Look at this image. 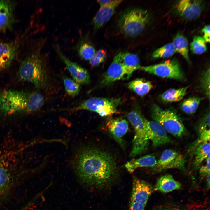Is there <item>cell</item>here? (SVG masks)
Segmentation results:
<instances>
[{
    "instance_id": "cell-35",
    "label": "cell",
    "mask_w": 210,
    "mask_h": 210,
    "mask_svg": "<svg viewBox=\"0 0 210 210\" xmlns=\"http://www.w3.org/2000/svg\"><path fill=\"white\" fill-rule=\"evenodd\" d=\"M209 110H207L201 118L199 125L198 130L208 128L210 125Z\"/></svg>"
},
{
    "instance_id": "cell-21",
    "label": "cell",
    "mask_w": 210,
    "mask_h": 210,
    "mask_svg": "<svg viewBox=\"0 0 210 210\" xmlns=\"http://www.w3.org/2000/svg\"><path fill=\"white\" fill-rule=\"evenodd\" d=\"M157 161L154 156L148 155L133 159L127 162L125 166L129 172L132 173L139 168L150 167L152 168L155 165Z\"/></svg>"
},
{
    "instance_id": "cell-25",
    "label": "cell",
    "mask_w": 210,
    "mask_h": 210,
    "mask_svg": "<svg viewBox=\"0 0 210 210\" xmlns=\"http://www.w3.org/2000/svg\"><path fill=\"white\" fill-rule=\"evenodd\" d=\"M76 48L79 56L85 60H89L95 52L94 47L82 36L78 41Z\"/></svg>"
},
{
    "instance_id": "cell-10",
    "label": "cell",
    "mask_w": 210,
    "mask_h": 210,
    "mask_svg": "<svg viewBox=\"0 0 210 210\" xmlns=\"http://www.w3.org/2000/svg\"><path fill=\"white\" fill-rule=\"evenodd\" d=\"M136 70L134 68L124 65L117 55L109 67L100 85L102 86H106L118 80L128 79Z\"/></svg>"
},
{
    "instance_id": "cell-16",
    "label": "cell",
    "mask_w": 210,
    "mask_h": 210,
    "mask_svg": "<svg viewBox=\"0 0 210 210\" xmlns=\"http://www.w3.org/2000/svg\"><path fill=\"white\" fill-rule=\"evenodd\" d=\"M16 3L9 0H0V32L11 29L14 22Z\"/></svg>"
},
{
    "instance_id": "cell-37",
    "label": "cell",
    "mask_w": 210,
    "mask_h": 210,
    "mask_svg": "<svg viewBox=\"0 0 210 210\" xmlns=\"http://www.w3.org/2000/svg\"><path fill=\"white\" fill-rule=\"evenodd\" d=\"M202 33L203 34L202 38L205 42L209 43L210 41V27L209 25H207L203 27L202 30Z\"/></svg>"
},
{
    "instance_id": "cell-34",
    "label": "cell",
    "mask_w": 210,
    "mask_h": 210,
    "mask_svg": "<svg viewBox=\"0 0 210 210\" xmlns=\"http://www.w3.org/2000/svg\"><path fill=\"white\" fill-rule=\"evenodd\" d=\"M107 56V51L103 49H100L96 52L92 57L89 60L91 65L95 66L102 63Z\"/></svg>"
},
{
    "instance_id": "cell-4",
    "label": "cell",
    "mask_w": 210,
    "mask_h": 210,
    "mask_svg": "<svg viewBox=\"0 0 210 210\" xmlns=\"http://www.w3.org/2000/svg\"><path fill=\"white\" fill-rule=\"evenodd\" d=\"M44 97L40 92L14 90L0 92V115L10 116L31 113L43 105Z\"/></svg>"
},
{
    "instance_id": "cell-24",
    "label": "cell",
    "mask_w": 210,
    "mask_h": 210,
    "mask_svg": "<svg viewBox=\"0 0 210 210\" xmlns=\"http://www.w3.org/2000/svg\"><path fill=\"white\" fill-rule=\"evenodd\" d=\"M176 52L181 54L188 62H190L188 41L182 34L178 33L174 36L172 43Z\"/></svg>"
},
{
    "instance_id": "cell-23",
    "label": "cell",
    "mask_w": 210,
    "mask_h": 210,
    "mask_svg": "<svg viewBox=\"0 0 210 210\" xmlns=\"http://www.w3.org/2000/svg\"><path fill=\"white\" fill-rule=\"evenodd\" d=\"M127 86L137 95L143 96L149 92L153 85L150 81L143 78H137L129 82Z\"/></svg>"
},
{
    "instance_id": "cell-26",
    "label": "cell",
    "mask_w": 210,
    "mask_h": 210,
    "mask_svg": "<svg viewBox=\"0 0 210 210\" xmlns=\"http://www.w3.org/2000/svg\"><path fill=\"white\" fill-rule=\"evenodd\" d=\"M210 145L206 142L199 146L194 151V165L196 167L200 166L203 161L210 158Z\"/></svg>"
},
{
    "instance_id": "cell-30",
    "label": "cell",
    "mask_w": 210,
    "mask_h": 210,
    "mask_svg": "<svg viewBox=\"0 0 210 210\" xmlns=\"http://www.w3.org/2000/svg\"><path fill=\"white\" fill-rule=\"evenodd\" d=\"M63 79L65 91L69 95L75 97L79 94L81 89L79 84L66 77H64Z\"/></svg>"
},
{
    "instance_id": "cell-40",
    "label": "cell",
    "mask_w": 210,
    "mask_h": 210,
    "mask_svg": "<svg viewBox=\"0 0 210 210\" xmlns=\"http://www.w3.org/2000/svg\"><path fill=\"white\" fill-rule=\"evenodd\" d=\"M210 174L208 176L206 177V185L209 188L210 187Z\"/></svg>"
},
{
    "instance_id": "cell-20",
    "label": "cell",
    "mask_w": 210,
    "mask_h": 210,
    "mask_svg": "<svg viewBox=\"0 0 210 210\" xmlns=\"http://www.w3.org/2000/svg\"><path fill=\"white\" fill-rule=\"evenodd\" d=\"M181 185L169 174L161 176L157 181L154 189L155 191L167 193L181 189Z\"/></svg>"
},
{
    "instance_id": "cell-14",
    "label": "cell",
    "mask_w": 210,
    "mask_h": 210,
    "mask_svg": "<svg viewBox=\"0 0 210 210\" xmlns=\"http://www.w3.org/2000/svg\"><path fill=\"white\" fill-rule=\"evenodd\" d=\"M203 5L201 0H182L177 3L175 9L181 16L187 20H192L200 15Z\"/></svg>"
},
{
    "instance_id": "cell-6",
    "label": "cell",
    "mask_w": 210,
    "mask_h": 210,
    "mask_svg": "<svg viewBox=\"0 0 210 210\" xmlns=\"http://www.w3.org/2000/svg\"><path fill=\"white\" fill-rule=\"evenodd\" d=\"M151 110L153 119L162 125L166 131L177 137L183 134L185 130L184 126L174 111L163 109L156 104L153 105Z\"/></svg>"
},
{
    "instance_id": "cell-28",
    "label": "cell",
    "mask_w": 210,
    "mask_h": 210,
    "mask_svg": "<svg viewBox=\"0 0 210 210\" xmlns=\"http://www.w3.org/2000/svg\"><path fill=\"white\" fill-rule=\"evenodd\" d=\"M202 100V98L199 97H189L182 102L180 105L181 108L186 114H193L196 111Z\"/></svg>"
},
{
    "instance_id": "cell-33",
    "label": "cell",
    "mask_w": 210,
    "mask_h": 210,
    "mask_svg": "<svg viewBox=\"0 0 210 210\" xmlns=\"http://www.w3.org/2000/svg\"><path fill=\"white\" fill-rule=\"evenodd\" d=\"M198 132V136L191 148L194 151L200 145L206 142H209L210 141V132L209 129L199 130Z\"/></svg>"
},
{
    "instance_id": "cell-29",
    "label": "cell",
    "mask_w": 210,
    "mask_h": 210,
    "mask_svg": "<svg viewBox=\"0 0 210 210\" xmlns=\"http://www.w3.org/2000/svg\"><path fill=\"white\" fill-rule=\"evenodd\" d=\"M176 52L172 43H169L155 50L152 56L154 58H166L172 56Z\"/></svg>"
},
{
    "instance_id": "cell-38",
    "label": "cell",
    "mask_w": 210,
    "mask_h": 210,
    "mask_svg": "<svg viewBox=\"0 0 210 210\" xmlns=\"http://www.w3.org/2000/svg\"><path fill=\"white\" fill-rule=\"evenodd\" d=\"M145 206L143 204L130 200V210H144Z\"/></svg>"
},
{
    "instance_id": "cell-32",
    "label": "cell",
    "mask_w": 210,
    "mask_h": 210,
    "mask_svg": "<svg viewBox=\"0 0 210 210\" xmlns=\"http://www.w3.org/2000/svg\"><path fill=\"white\" fill-rule=\"evenodd\" d=\"M210 68L207 69L201 75L200 80V86L202 90L206 97L210 99Z\"/></svg>"
},
{
    "instance_id": "cell-19",
    "label": "cell",
    "mask_w": 210,
    "mask_h": 210,
    "mask_svg": "<svg viewBox=\"0 0 210 210\" xmlns=\"http://www.w3.org/2000/svg\"><path fill=\"white\" fill-rule=\"evenodd\" d=\"M107 126L114 139L121 146L123 147V138L129 129L127 121L121 118L113 119L108 121Z\"/></svg>"
},
{
    "instance_id": "cell-39",
    "label": "cell",
    "mask_w": 210,
    "mask_h": 210,
    "mask_svg": "<svg viewBox=\"0 0 210 210\" xmlns=\"http://www.w3.org/2000/svg\"><path fill=\"white\" fill-rule=\"evenodd\" d=\"M112 0H97V2L100 6V7H102L105 5L109 3Z\"/></svg>"
},
{
    "instance_id": "cell-36",
    "label": "cell",
    "mask_w": 210,
    "mask_h": 210,
    "mask_svg": "<svg viewBox=\"0 0 210 210\" xmlns=\"http://www.w3.org/2000/svg\"><path fill=\"white\" fill-rule=\"evenodd\" d=\"M206 164L201 166L199 169V173L201 179H204L210 174V158L206 160Z\"/></svg>"
},
{
    "instance_id": "cell-11",
    "label": "cell",
    "mask_w": 210,
    "mask_h": 210,
    "mask_svg": "<svg viewBox=\"0 0 210 210\" xmlns=\"http://www.w3.org/2000/svg\"><path fill=\"white\" fill-rule=\"evenodd\" d=\"M185 162L184 157L181 154L173 150L165 149L152 169L156 172L173 168L185 171Z\"/></svg>"
},
{
    "instance_id": "cell-2",
    "label": "cell",
    "mask_w": 210,
    "mask_h": 210,
    "mask_svg": "<svg viewBox=\"0 0 210 210\" xmlns=\"http://www.w3.org/2000/svg\"><path fill=\"white\" fill-rule=\"evenodd\" d=\"M33 144L10 134L0 141V195L29 171V149Z\"/></svg>"
},
{
    "instance_id": "cell-1",
    "label": "cell",
    "mask_w": 210,
    "mask_h": 210,
    "mask_svg": "<svg viewBox=\"0 0 210 210\" xmlns=\"http://www.w3.org/2000/svg\"><path fill=\"white\" fill-rule=\"evenodd\" d=\"M75 172L83 183L102 188L107 185L114 175L116 164L109 153L93 147L80 148L73 163Z\"/></svg>"
},
{
    "instance_id": "cell-31",
    "label": "cell",
    "mask_w": 210,
    "mask_h": 210,
    "mask_svg": "<svg viewBox=\"0 0 210 210\" xmlns=\"http://www.w3.org/2000/svg\"><path fill=\"white\" fill-rule=\"evenodd\" d=\"M206 43L202 37L195 36L190 43V50L195 54L200 55L203 53L207 49Z\"/></svg>"
},
{
    "instance_id": "cell-13",
    "label": "cell",
    "mask_w": 210,
    "mask_h": 210,
    "mask_svg": "<svg viewBox=\"0 0 210 210\" xmlns=\"http://www.w3.org/2000/svg\"><path fill=\"white\" fill-rule=\"evenodd\" d=\"M55 49L57 54L65 64L74 80L80 84L89 83L90 76L88 71L68 58L62 52L58 45L55 46Z\"/></svg>"
},
{
    "instance_id": "cell-41",
    "label": "cell",
    "mask_w": 210,
    "mask_h": 210,
    "mask_svg": "<svg viewBox=\"0 0 210 210\" xmlns=\"http://www.w3.org/2000/svg\"><path fill=\"white\" fill-rule=\"evenodd\" d=\"M31 205V203L27 204L26 206H25L21 210H27L29 208V206Z\"/></svg>"
},
{
    "instance_id": "cell-27",
    "label": "cell",
    "mask_w": 210,
    "mask_h": 210,
    "mask_svg": "<svg viewBox=\"0 0 210 210\" xmlns=\"http://www.w3.org/2000/svg\"><path fill=\"white\" fill-rule=\"evenodd\" d=\"M117 55L125 66L136 70L140 69L141 66L140 64L139 58L136 55L127 52H120Z\"/></svg>"
},
{
    "instance_id": "cell-12",
    "label": "cell",
    "mask_w": 210,
    "mask_h": 210,
    "mask_svg": "<svg viewBox=\"0 0 210 210\" xmlns=\"http://www.w3.org/2000/svg\"><path fill=\"white\" fill-rule=\"evenodd\" d=\"M145 128L148 140H150L154 147L168 144L171 140L166 131L160 124L155 121L145 119Z\"/></svg>"
},
{
    "instance_id": "cell-22",
    "label": "cell",
    "mask_w": 210,
    "mask_h": 210,
    "mask_svg": "<svg viewBox=\"0 0 210 210\" xmlns=\"http://www.w3.org/2000/svg\"><path fill=\"white\" fill-rule=\"evenodd\" d=\"M189 86L178 88H170L166 90L160 95V98L167 103L176 102L181 100L186 94Z\"/></svg>"
},
{
    "instance_id": "cell-3",
    "label": "cell",
    "mask_w": 210,
    "mask_h": 210,
    "mask_svg": "<svg viewBox=\"0 0 210 210\" xmlns=\"http://www.w3.org/2000/svg\"><path fill=\"white\" fill-rule=\"evenodd\" d=\"M46 38L39 39L34 49L21 62L18 72L21 81L31 83L39 89L48 92L52 87L48 56L43 51Z\"/></svg>"
},
{
    "instance_id": "cell-42",
    "label": "cell",
    "mask_w": 210,
    "mask_h": 210,
    "mask_svg": "<svg viewBox=\"0 0 210 210\" xmlns=\"http://www.w3.org/2000/svg\"></svg>"
},
{
    "instance_id": "cell-17",
    "label": "cell",
    "mask_w": 210,
    "mask_h": 210,
    "mask_svg": "<svg viewBox=\"0 0 210 210\" xmlns=\"http://www.w3.org/2000/svg\"><path fill=\"white\" fill-rule=\"evenodd\" d=\"M18 48L16 42L0 43V72L11 65L17 55Z\"/></svg>"
},
{
    "instance_id": "cell-8",
    "label": "cell",
    "mask_w": 210,
    "mask_h": 210,
    "mask_svg": "<svg viewBox=\"0 0 210 210\" xmlns=\"http://www.w3.org/2000/svg\"><path fill=\"white\" fill-rule=\"evenodd\" d=\"M122 101L120 98L94 97L83 101L70 110L74 111L88 110L95 112L101 116L106 117L114 114Z\"/></svg>"
},
{
    "instance_id": "cell-7",
    "label": "cell",
    "mask_w": 210,
    "mask_h": 210,
    "mask_svg": "<svg viewBox=\"0 0 210 210\" xmlns=\"http://www.w3.org/2000/svg\"><path fill=\"white\" fill-rule=\"evenodd\" d=\"M127 117L135 131V134L132 141V148L130 156L133 157L144 151L147 149L149 144L145 123L146 119L137 110L130 111Z\"/></svg>"
},
{
    "instance_id": "cell-18",
    "label": "cell",
    "mask_w": 210,
    "mask_h": 210,
    "mask_svg": "<svg viewBox=\"0 0 210 210\" xmlns=\"http://www.w3.org/2000/svg\"><path fill=\"white\" fill-rule=\"evenodd\" d=\"M122 0H112L109 3L100 7L92 20L94 29L100 28L110 19L114 13L116 8Z\"/></svg>"
},
{
    "instance_id": "cell-9",
    "label": "cell",
    "mask_w": 210,
    "mask_h": 210,
    "mask_svg": "<svg viewBox=\"0 0 210 210\" xmlns=\"http://www.w3.org/2000/svg\"><path fill=\"white\" fill-rule=\"evenodd\" d=\"M140 69L157 76L184 81L185 76L178 62L175 59L165 60L161 63L141 67Z\"/></svg>"
},
{
    "instance_id": "cell-15",
    "label": "cell",
    "mask_w": 210,
    "mask_h": 210,
    "mask_svg": "<svg viewBox=\"0 0 210 210\" xmlns=\"http://www.w3.org/2000/svg\"><path fill=\"white\" fill-rule=\"evenodd\" d=\"M152 191L151 185L135 177L133 181L130 200L146 206Z\"/></svg>"
},
{
    "instance_id": "cell-5",
    "label": "cell",
    "mask_w": 210,
    "mask_h": 210,
    "mask_svg": "<svg viewBox=\"0 0 210 210\" xmlns=\"http://www.w3.org/2000/svg\"><path fill=\"white\" fill-rule=\"evenodd\" d=\"M150 20V15L146 10L134 8L126 10L119 16L118 27L124 35L134 37L141 34Z\"/></svg>"
}]
</instances>
